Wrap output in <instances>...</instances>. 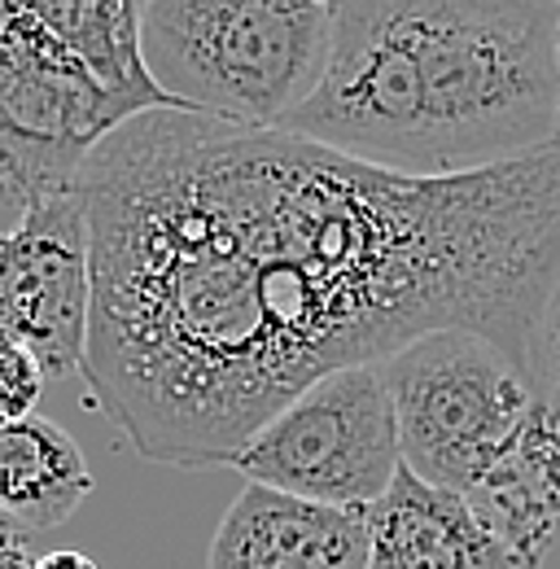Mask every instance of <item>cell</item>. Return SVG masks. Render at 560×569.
Returning a JSON list of instances; mask_svg holds the SVG:
<instances>
[{
    "label": "cell",
    "instance_id": "12",
    "mask_svg": "<svg viewBox=\"0 0 560 569\" xmlns=\"http://www.w3.org/2000/svg\"><path fill=\"white\" fill-rule=\"evenodd\" d=\"M40 22L79 58L92 83L114 101L123 119L149 110H176L149 79L140 53V4L132 0H40Z\"/></svg>",
    "mask_w": 560,
    "mask_h": 569
},
{
    "label": "cell",
    "instance_id": "11",
    "mask_svg": "<svg viewBox=\"0 0 560 569\" xmlns=\"http://www.w3.org/2000/svg\"><path fill=\"white\" fill-rule=\"evenodd\" d=\"M92 496L79 442L49 417L0 429V535L31 539L67 526Z\"/></svg>",
    "mask_w": 560,
    "mask_h": 569
},
{
    "label": "cell",
    "instance_id": "8",
    "mask_svg": "<svg viewBox=\"0 0 560 569\" xmlns=\"http://www.w3.org/2000/svg\"><path fill=\"white\" fill-rule=\"evenodd\" d=\"M207 569H372L368 512L246 482L214 526Z\"/></svg>",
    "mask_w": 560,
    "mask_h": 569
},
{
    "label": "cell",
    "instance_id": "14",
    "mask_svg": "<svg viewBox=\"0 0 560 569\" xmlns=\"http://www.w3.org/2000/svg\"><path fill=\"white\" fill-rule=\"evenodd\" d=\"M530 381H534V395L560 412V277L557 289L548 298V311L539 320V333H534V351H530Z\"/></svg>",
    "mask_w": 560,
    "mask_h": 569
},
{
    "label": "cell",
    "instance_id": "2",
    "mask_svg": "<svg viewBox=\"0 0 560 569\" xmlns=\"http://www.w3.org/2000/svg\"><path fill=\"white\" fill-rule=\"evenodd\" d=\"M557 22L548 0H347L277 132L412 180L530 158L557 144Z\"/></svg>",
    "mask_w": 560,
    "mask_h": 569
},
{
    "label": "cell",
    "instance_id": "6",
    "mask_svg": "<svg viewBox=\"0 0 560 569\" xmlns=\"http://www.w3.org/2000/svg\"><path fill=\"white\" fill-rule=\"evenodd\" d=\"M128 119L22 0H0V202L74 193L92 149Z\"/></svg>",
    "mask_w": 560,
    "mask_h": 569
},
{
    "label": "cell",
    "instance_id": "1",
    "mask_svg": "<svg viewBox=\"0 0 560 569\" xmlns=\"http://www.w3.org/2000/svg\"><path fill=\"white\" fill-rule=\"evenodd\" d=\"M92 237L83 381L144 460L232 456L320 377L469 329L530 372L560 277V144L451 180L289 132L149 110L74 184Z\"/></svg>",
    "mask_w": 560,
    "mask_h": 569
},
{
    "label": "cell",
    "instance_id": "13",
    "mask_svg": "<svg viewBox=\"0 0 560 569\" xmlns=\"http://www.w3.org/2000/svg\"><path fill=\"white\" fill-rule=\"evenodd\" d=\"M40 390H44V372L36 356L0 333V429L36 417Z\"/></svg>",
    "mask_w": 560,
    "mask_h": 569
},
{
    "label": "cell",
    "instance_id": "18",
    "mask_svg": "<svg viewBox=\"0 0 560 569\" xmlns=\"http://www.w3.org/2000/svg\"><path fill=\"white\" fill-rule=\"evenodd\" d=\"M557 144H560V110H557Z\"/></svg>",
    "mask_w": 560,
    "mask_h": 569
},
{
    "label": "cell",
    "instance_id": "10",
    "mask_svg": "<svg viewBox=\"0 0 560 569\" xmlns=\"http://www.w3.org/2000/svg\"><path fill=\"white\" fill-rule=\"evenodd\" d=\"M469 508L490 535L521 561L539 569L560 535V412L534 399L530 417L499 451V460L469 491Z\"/></svg>",
    "mask_w": 560,
    "mask_h": 569
},
{
    "label": "cell",
    "instance_id": "15",
    "mask_svg": "<svg viewBox=\"0 0 560 569\" xmlns=\"http://www.w3.org/2000/svg\"><path fill=\"white\" fill-rule=\"evenodd\" d=\"M31 569H101V566L92 557H83V552H49V557L31 561Z\"/></svg>",
    "mask_w": 560,
    "mask_h": 569
},
{
    "label": "cell",
    "instance_id": "16",
    "mask_svg": "<svg viewBox=\"0 0 560 569\" xmlns=\"http://www.w3.org/2000/svg\"><path fill=\"white\" fill-rule=\"evenodd\" d=\"M0 569H31V557H27L22 543L9 539V535H0Z\"/></svg>",
    "mask_w": 560,
    "mask_h": 569
},
{
    "label": "cell",
    "instance_id": "5",
    "mask_svg": "<svg viewBox=\"0 0 560 569\" xmlns=\"http://www.w3.org/2000/svg\"><path fill=\"white\" fill-rule=\"evenodd\" d=\"M232 469L250 487L368 512L403 469L381 368L354 363L307 386L232 456Z\"/></svg>",
    "mask_w": 560,
    "mask_h": 569
},
{
    "label": "cell",
    "instance_id": "4",
    "mask_svg": "<svg viewBox=\"0 0 560 569\" xmlns=\"http://www.w3.org/2000/svg\"><path fill=\"white\" fill-rule=\"evenodd\" d=\"M399 456L420 482L469 496L534 408L530 372L469 329H438L377 363Z\"/></svg>",
    "mask_w": 560,
    "mask_h": 569
},
{
    "label": "cell",
    "instance_id": "3",
    "mask_svg": "<svg viewBox=\"0 0 560 569\" xmlns=\"http://www.w3.org/2000/svg\"><path fill=\"white\" fill-rule=\"evenodd\" d=\"M333 22L329 0H149L140 53L176 110L277 132L320 88Z\"/></svg>",
    "mask_w": 560,
    "mask_h": 569
},
{
    "label": "cell",
    "instance_id": "17",
    "mask_svg": "<svg viewBox=\"0 0 560 569\" xmlns=\"http://www.w3.org/2000/svg\"><path fill=\"white\" fill-rule=\"evenodd\" d=\"M557 71H560V22H557Z\"/></svg>",
    "mask_w": 560,
    "mask_h": 569
},
{
    "label": "cell",
    "instance_id": "7",
    "mask_svg": "<svg viewBox=\"0 0 560 569\" xmlns=\"http://www.w3.org/2000/svg\"><path fill=\"white\" fill-rule=\"evenodd\" d=\"M92 316V237L79 193L40 198L0 232V333L44 377L79 372Z\"/></svg>",
    "mask_w": 560,
    "mask_h": 569
},
{
    "label": "cell",
    "instance_id": "9",
    "mask_svg": "<svg viewBox=\"0 0 560 569\" xmlns=\"http://www.w3.org/2000/svg\"><path fill=\"white\" fill-rule=\"evenodd\" d=\"M372 569H521V561L482 526L460 491L420 482L399 469L390 491L368 508Z\"/></svg>",
    "mask_w": 560,
    "mask_h": 569
}]
</instances>
